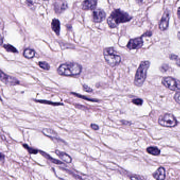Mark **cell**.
Masks as SVG:
<instances>
[{
  "instance_id": "6da1fadb",
  "label": "cell",
  "mask_w": 180,
  "mask_h": 180,
  "mask_svg": "<svg viewBox=\"0 0 180 180\" xmlns=\"http://www.w3.org/2000/svg\"><path fill=\"white\" fill-rule=\"evenodd\" d=\"M127 13L121 10L120 9H116L111 12L107 19V23L110 28H116L121 23L127 22L132 19Z\"/></svg>"
},
{
  "instance_id": "7a4b0ae2",
  "label": "cell",
  "mask_w": 180,
  "mask_h": 180,
  "mask_svg": "<svg viewBox=\"0 0 180 180\" xmlns=\"http://www.w3.org/2000/svg\"><path fill=\"white\" fill-rule=\"evenodd\" d=\"M82 67L77 63H63L58 68L59 75L65 76H74L81 73Z\"/></svg>"
},
{
  "instance_id": "3957f363",
  "label": "cell",
  "mask_w": 180,
  "mask_h": 180,
  "mask_svg": "<svg viewBox=\"0 0 180 180\" xmlns=\"http://www.w3.org/2000/svg\"><path fill=\"white\" fill-rule=\"evenodd\" d=\"M150 65V62L148 61H142V63H141L140 66L136 71L134 81V84L136 86L141 87L143 85L146 78L147 71L148 69L149 68Z\"/></svg>"
},
{
  "instance_id": "277c9868",
  "label": "cell",
  "mask_w": 180,
  "mask_h": 180,
  "mask_svg": "<svg viewBox=\"0 0 180 180\" xmlns=\"http://www.w3.org/2000/svg\"><path fill=\"white\" fill-rule=\"evenodd\" d=\"M104 56L106 61L111 67H114L118 65L121 61V58L114 49L113 48H107L104 50Z\"/></svg>"
},
{
  "instance_id": "5b68a950",
  "label": "cell",
  "mask_w": 180,
  "mask_h": 180,
  "mask_svg": "<svg viewBox=\"0 0 180 180\" xmlns=\"http://www.w3.org/2000/svg\"><path fill=\"white\" fill-rule=\"evenodd\" d=\"M158 122L161 125L166 127H174L178 124L177 120L171 114H165L161 116Z\"/></svg>"
},
{
  "instance_id": "8992f818",
  "label": "cell",
  "mask_w": 180,
  "mask_h": 180,
  "mask_svg": "<svg viewBox=\"0 0 180 180\" xmlns=\"http://www.w3.org/2000/svg\"><path fill=\"white\" fill-rule=\"evenodd\" d=\"M162 84L172 91L180 92V81L171 77H164L162 79Z\"/></svg>"
},
{
  "instance_id": "52a82bcc",
  "label": "cell",
  "mask_w": 180,
  "mask_h": 180,
  "mask_svg": "<svg viewBox=\"0 0 180 180\" xmlns=\"http://www.w3.org/2000/svg\"><path fill=\"white\" fill-rule=\"evenodd\" d=\"M54 10L57 14H61L68 8V4L65 0H55L53 3Z\"/></svg>"
},
{
  "instance_id": "ba28073f",
  "label": "cell",
  "mask_w": 180,
  "mask_h": 180,
  "mask_svg": "<svg viewBox=\"0 0 180 180\" xmlns=\"http://www.w3.org/2000/svg\"><path fill=\"white\" fill-rule=\"evenodd\" d=\"M1 80L9 86L18 85L20 83V81L16 78L6 75L2 71H1Z\"/></svg>"
},
{
  "instance_id": "9c48e42d",
  "label": "cell",
  "mask_w": 180,
  "mask_h": 180,
  "mask_svg": "<svg viewBox=\"0 0 180 180\" xmlns=\"http://www.w3.org/2000/svg\"><path fill=\"white\" fill-rule=\"evenodd\" d=\"M143 45V40L141 36L137 38L131 39L128 43L127 47L130 50L138 49L142 48Z\"/></svg>"
},
{
  "instance_id": "30bf717a",
  "label": "cell",
  "mask_w": 180,
  "mask_h": 180,
  "mask_svg": "<svg viewBox=\"0 0 180 180\" xmlns=\"http://www.w3.org/2000/svg\"><path fill=\"white\" fill-rule=\"evenodd\" d=\"M170 19V12L168 10H166L162 16V19L159 23V28L160 30L165 31L168 28Z\"/></svg>"
},
{
  "instance_id": "8fae6325",
  "label": "cell",
  "mask_w": 180,
  "mask_h": 180,
  "mask_svg": "<svg viewBox=\"0 0 180 180\" xmlns=\"http://www.w3.org/2000/svg\"><path fill=\"white\" fill-rule=\"evenodd\" d=\"M93 20L95 22H101L105 19V12L100 8L94 10L93 13Z\"/></svg>"
},
{
  "instance_id": "7c38bea8",
  "label": "cell",
  "mask_w": 180,
  "mask_h": 180,
  "mask_svg": "<svg viewBox=\"0 0 180 180\" xmlns=\"http://www.w3.org/2000/svg\"><path fill=\"white\" fill-rule=\"evenodd\" d=\"M97 3V0H85L81 5L84 10H91L95 8Z\"/></svg>"
},
{
  "instance_id": "4fadbf2b",
  "label": "cell",
  "mask_w": 180,
  "mask_h": 180,
  "mask_svg": "<svg viewBox=\"0 0 180 180\" xmlns=\"http://www.w3.org/2000/svg\"><path fill=\"white\" fill-rule=\"evenodd\" d=\"M153 177L156 180H164L165 178V171L163 168L161 167L156 170L153 174Z\"/></svg>"
},
{
  "instance_id": "5bb4252c",
  "label": "cell",
  "mask_w": 180,
  "mask_h": 180,
  "mask_svg": "<svg viewBox=\"0 0 180 180\" xmlns=\"http://www.w3.org/2000/svg\"><path fill=\"white\" fill-rule=\"evenodd\" d=\"M55 153L57 154V155L60 158L61 160L66 162L67 163H70L72 162V158L69 156L68 154L66 153L65 152H61L58 150H56Z\"/></svg>"
},
{
  "instance_id": "9a60e30c",
  "label": "cell",
  "mask_w": 180,
  "mask_h": 180,
  "mask_svg": "<svg viewBox=\"0 0 180 180\" xmlns=\"http://www.w3.org/2000/svg\"><path fill=\"white\" fill-rule=\"evenodd\" d=\"M43 133L45 134V135L48 136L51 138L53 139H55L56 140H58V141H62L61 140L60 138H59L58 135H57V133L56 132H54L53 130H50V129H44L42 131Z\"/></svg>"
},
{
  "instance_id": "2e32d148",
  "label": "cell",
  "mask_w": 180,
  "mask_h": 180,
  "mask_svg": "<svg viewBox=\"0 0 180 180\" xmlns=\"http://www.w3.org/2000/svg\"><path fill=\"white\" fill-rule=\"evenodd\" d=\"M51 28L58 36L60 35V22L57 19H53L52 23H51Z\"/></svg>"
},
{
  "instance_id": "e0dca14e",
  "label": "cell",
  "mask_w": 180,
  "mask_h": 180,
  "mask_svg": "<svg viewBox=\"0 0 180 180\" xmlns=\"http://www.w3.org/2000/svg\"><path fill=\"white\" fill-rule=\"evenodd\" d=\"M35 51L31 49L27 48L24 51L23 55L27 59H32L35 56Z\"/></svg>"
},
{
  "instance_id": "ac0fdd59",
  "label": "cell",
  "mask_w": 180,
  "mask_h": 180,
  "mask_svg": "<svg viewBox=\"0 0 180 180\" xmlns=\"http://www.w3.org/2000/svg\"><path fill=\"white\" fill-rule=\"evenodd\" d=\"M147 152L153 155H158L160 154V150L156 147L151 146L147 148Z\"/></svg>"
},
{
  "instance_id": "d6986e66",
  "label": "cell",
  "mask_w": 180,
  "mask_h": 180,
  "mask_svg": "<svg viewBox=\"0 0 180 180\" xmlns=\"http://www.w3.org/2000/svg\"><path fill=\"white\" fill-rule=\"evenodd\" d=\"M40 152L41 154L43 156H44V157H45L46 158H47V159H48L49 161H50L51 162L53 163L56 164H63V162H61V161H60L59 160H56L55 158H51V157H50V156L48 154H46L45 152H42V151H40Z\"/></svg>"
},
{
  "instance_id": "ffe728a7",
  "label": "cell",
  "mask_w": 180,
  "mask_h": 180,
  "mask_svg": "<svg viewBox=\"0 0 180 180\" xmlns=\"http://www.w3.org/2000/svg\"><path fill=\"white\" fill-rule=\"evenodd\" d=\"M4 48L8 52H11V53H18V51L17 50L15 47L12 46V45H9V44H7V45H4Z\"/></svg>"
},
{
  "instance_id": "44dd1931",
  "label": "cell",
  "mask_w": 180,
  "mask_h": 180,
  "mask_svg": "<svg viewBox=\"0 0 180 180\" xmlns=\"http://www.w3.org/2000/svg\"><path fill=\"white\" fill-rule=\"evenodd\" d=\"M36 102H39L40 103L45 104H48V105H51L53 106L63 105V104L60 103H53L52 101H47V100H35Z\"/></svg>"
},
{
  "instance_id": "7402d4cb",
  "label": "cell",
  "mask_w": 180,
  "mask_h": 180,
  "mask_svg": "<svg viewBox=\"0 0 180 180\" xmlns=\"http://www.w3.org/2000/svg\"><path fill=\"white\" fill-rule=\"evenodd\" d=\"M38 65L42 69H44L45 70H48L50 69V65L48 63L45 61H40L38 63Z\"/></svg>"
},
{
  "instance_id": "603a6c76",
  "label": "cell",
  "mask_w": 180,
  "mask_h": 180,
  "mask_svg": "<svg viewBox=\"0 0 180 180\" xmlns=\"http://www.w3.org/2000/svg\"><path fill=\"white\" fill-rule=\"evenodd\" d=\"M71 93L73 94V95H74L76 96H77V97H79V98H81V99L87 100H88V101H93V102H97V101H98V100H97V99H91V98H88V97H85V96L79 95V94H78V93Z\"/></svg>"
},
{
  "instance_id": "cb8c5ba5",
  "label": "cell",
  "mask_w": 180,
  "mask_h": 180,
  "mask_svg": "<svg viewBox=\"0 0 180 180\" xmlns=\"http://www.w3.org/2000/svg\"><path fill=\"white\" fill-rule=\"evenodd\" d=\"M23 147H24L25 148H26V150H28V151L30 154H36L37 153H38V151L37 150H36L35 148H31L30 146H29L28 145H26V144H23Z\"/></svg>"
},
{
  "instance_id": "d4e9b609",
  "label": "cell",
  "mask_w": 180,
  "mask_h": 180,
  "mask_svg": "<svg viewBox=\"0 0 180 180\" xmlns=\"http://www.w3.org/2000/svg\"><path fill=\"white\" fill-rule=\"evenodd\" d=\"M143 100L140 98H137V99H134L132 100V103L136 105L141 106L143 104Z\"/></svg>"
},
{
  "instance_id": "484cf974",
  "label": "cell",
  "mask_w": 180,
  "mask_h": 180,
  "mask_svg": "<svg viewBox=\"0 0 180 180\" xmlns=\"http://www.w3.org/2000/svg\"><path fill=\"white\" fill-rule=\"evenodd\" d=\"M83 89L84 91H86L87 93H92L93 91V90L90 87L86 85H83Z\"/></svg>"
},
{
  "instance_id": "4316f807",
  "label": "cell",
  "mask_w": 180,
  "mask_h": 180,
  "mask_svg": "<svg viewBox=\"0 0 180 180\" xmlns=\"http://www.w3.org/2000/svg\"><path fill=\"white\" fill-rule=\"evenodd\" d=\"M174 98L175 101L180 105V92H177L174 95Z\"/></svg>"
},
{
  "instance_id": "83f0119b",
  "label": "cell",
  "mask_w": 180,
  "mask_h": 180,
  "mask_svg": "<svg viewBox=\"0 0 180 180\" xmlns=\"http://www.w3.org/2000/svg\"><path fill=\"white\" fill-rule=\"evenodd\" d=\"M168 65H162L160 69H161V70L162 72H165V71H166L167 70H168Z\"/></svg>"
},
{
  "instance_id": "f1b7e54d",
  "label": "cell",
  "mask_w": 180,
  "mask_h": 180,
  "mask_svg": "<svg viewBox=\"0 0 180 180\" xmlns=\"http://www.w3.org/2000/svg\"><path fill=\"white\" fill-rule=\"evenodd\" d=\"M91 127L94 130H98L99 129V126L95 124H91Z\"/></svg>"
},
{
  "instance_id": "f546056e",
  "label": "cell",
  "mask_w": 180,
  "mask_h": 180,
  "mask_svg": "<svg viewBox=\"0 0 180 180\" xmlns=\"http://www.w3.org/2000/svg\"><path fill=\"white\" fill-rule=\"evenodd\" d=\"M170 58L172 60H177L178 58V57L176 56V55H170Z\"/></svg>"
},
{
  "instance_id": "4dcf8cb0",
  "label": "cell",
  "mask_w": 180,
  "mask_h": 180,
  "mask_svg": "<svg viewBox=\"0 0 180 180\" xmlns=\"http://www.w3.org/2000/svg\"><path fill=\"white\" fill-rule=\"evenodd\" d=\"M26 3L28 4V5L29 6L33 5V2L31 0H26Z\"/></svg>"
},
{
  "instance_id": "1f68e13d",
  "label": "cell",
  "mask_w": 180,
  "mask_h": 180,
  "mask_svg": "<svg viewBox=\"0 0 180 180\" xmlns=\"http://www.w3.org/2000/svg\"><path fill=\"white\" fill-rule=\"evenodd\" d=\"M152 36V32L150 31H148L147 32L144 33V35H143V36Z\"/></svg>"
},
{
  "instance_id": "d6a6232c",
  "label": "cell",
  "mask_w": 180,
  "mask_h": 180,
  "mask_svg": "<svg viewBox=\"0 0 180 180\" xmlns=\"http://www.w3.org/2000/svg\"><path fill=\"white\" fill-rule=\"evenodd\" d=\"M4 158V156L3 155V154H2V153H1V162H3Z\"/></svg>"
},
{
  "instance_id": "836d02e7",
  "label": "cell",
  "mask_w": 180,
  "mask_h": 180,
  "mask_svg": "<svg viewBox=\"0 0 180 180\" xmlns=\"http://www.w3.org/2000/svg\"><path fill=\"white\" fill-rule=\"evenodd\" d=\"M176 65L180 67V58L176 60Z\"/></svg>"
},
{
  "instance_id": "e575fe53",
  "label": "cell",
  "mask_w": 180,
  "mask_h": 180,
  "mask_svg": "<svg viewBox=\"0 0 180 180\" xmlns=\"http://www.w3.org/2000/svg\"><path fill=\"white\" fill-rule=\"evenodd\" d=\"M178 18L180 19V8H178Z\"/></svg>"
},
{
  "instance_id": "d590c367",
  "label": "cell",
  "mask_w": 180,
  "mask_h": 180,
  "mask_svg": "<svg viewBox=\"0 0 180 180\" xmlns=\"http://www.w3.org/2000/svg\"><path fill=\"white\" fill-rule=\"evenodd\" d=\"M178 39L180 40V32H178Z\"/></svg>"
},
{
  "instance_id": "8d00e7d4",
  "label": "cell",
  "mask_w": 180,
  "mask_h": 180,
  "mask_svg": "<svg viewBox=\"0 0 180 180\" xmlns=\"http://www.w3.org/2000/svg\"><path fill=\"white\" fill-rule=\"evenodd\" d=\"M44 1H48V0H44Z\"/></svg>"
},
{
  "instance_id": "74e56055",
  "label": "cell",
  "mask_w": 180,
  "mask_h": 180,
  "mask_svg": "<svg viewBox=\"0 0 180 180\" xmlns=\"http://www.w3.org/2000/svg\"><path fill=\"white\" fill-rule=\"evenodd\" d=\"M140 1H142V0H140Z\"/></svg>"
}]
</instances>
